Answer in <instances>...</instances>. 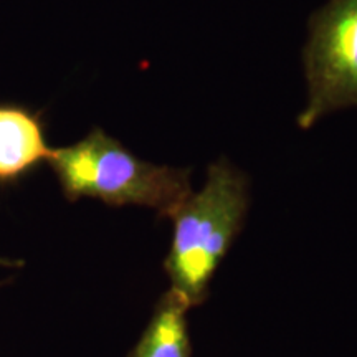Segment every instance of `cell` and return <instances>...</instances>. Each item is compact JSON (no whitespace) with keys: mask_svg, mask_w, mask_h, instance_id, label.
Wrapping results in <instances>:
<instances>
[{"mask_svg":"<svg viewBox=\"0 0 357 357\" xmlns=\"http://www.w3.org/2000/svg\"><path fill=\"white\" fill-rule=\"evenodd\" d=\"M248 178L227 159L208 166L202 190L192 192L169 218L174 235L164 270L190 306L207 300L211 281L248 212Z\"/></svg>","mask_w":357,"mask_h":357,"instance_id":"cell-1","label":"cell"},{"mask_svg":"<svg viewBox=\"0 0 357 357\" xmlns=\"http://www.w3.org/2000/svg\"><path fill=\"white\" fill-rule=\"evenodd\" d=\"M48 164L70 202L96 199L111 207L141 205L171 217L192 194L190 171L142 160L100 128L75 144L53 149Z\"/></svg>","mask_w":357,"mask_h":357,"instance_id":"cell-2","label":"cell"},{"mask_svg":"<svg viewBox=\"0 0 357 357\" xmlns=\"http://www.w3.org/2000/svg\"><path fill=\"white\" fill-rule=\"evenodd\" d=\"M305 65L307 102L298 118L301 128L357 106V0H329L311 17Z\"/></svg>","mask_w":357,"mask_h":357,"instance_id":"cell-3","label":"cell"},{"mask_svg":"<svg viewBox=\"0 0 357 357\" xmlns=\"http://www.w3.org/2000/svg\"><path fill=\"white\" fill-rule=\"evenodd\" d=\"M52 153L43 111L24 102L0 101V189L20 184L48 162Z\"/></svg>","mask_w":357,"mask_h":357,"instance_id":"cell-4","label":"cell"},{"mask_svg":"<svg viewBox=\"0 0 357 357\" xmlns=\"http://www.w3.org/2000/svg\"><path fill=\"white\" fill-rule=\"evenodd\" d=\"M189 301L171 288L160 296L149 324L128 357H190Z\"/></svg>","mask_w":357,"mask_h":357,"instance_id":"cell-5","label":"cell"},{"mask_svg":"<svg viewBox=\"0 0 357 357\" xmlns=\"http://www.w3.org/2000/svg\"><path fill=\"white\" fill-rule=\"evenodd\" d=\"M24 261L22 260H10V258L0 257V266H22Z\"/></svg>","mask_w":357,"mask_h":357,"instance_id":"cell-6","label":"cell"},{"mask_svg":"<svg viewBox=\"0 0 357 357\" xmlns=\"http://www.w3.org/2000/svg\"><path fill=\"white\" fill-rule=\"evenodd\" d=\"M0 284H2V283H0Z\"/></svg>","mask_w":357,"mask_h":357,"instance_id":"cell-7","label":"cell"}]
</instances>
